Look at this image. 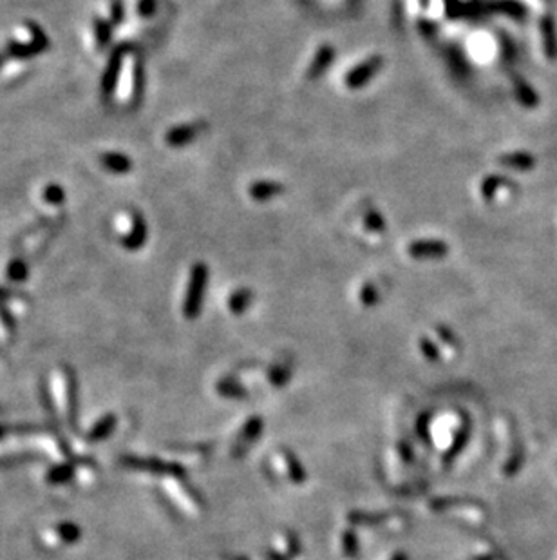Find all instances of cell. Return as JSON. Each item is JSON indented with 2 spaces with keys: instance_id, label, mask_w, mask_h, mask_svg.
I'll return each instance as SVG.
<instances>
[{
  "instance_id": "cell-6",
  "label": "cell",
  "mask_w": 557,
  "mask_h": 560,
  "mask_svg": "<svg viewBox=\"0 0 557 560\" xmlns=\"http://www.w3.org/2000/svg\"><path fill=\"white\" fill-rule=\"evenodd\" d=\"M197 133H199V129H197V125L194 124L176 125V127H172V129L168 131L165 140H167V143L170 147H184L189 145V143L196 138Z\"/></svg>"
},
{
  "instance_id": "cell-20",
  "label": "cell",
  "mask_w": 557,
  "mask_h": 560,
  "mask_svg": "<svg viewBox=\"0 0 557 560\" xmlns=\"http://www.w3.org/2000/svg\"><path fill=\"white\" fill-rule=\"evenodd\" d=\"M8 276L11 281H24L27 278V265L22 259H13L8 267Z\"/></svg>"
},
{
  "instance_id": "cell-25",
  "label": "cell",
  "mask_w": 557,
  "mask_h": 560,
  "mask_svg": "<svg viewBox=\"0 0 557 560\" xmlns=\"http://www.w3.org/2000/svg\"><path fill=\"white\" fill-rule=\"evenodd\" d=\"M111 428H112V417H109L103 422H100L98 428H96L95 431H90V437H93V439H100V437L107 436L109 431H111Z\"/></svg>"
},
{
  "instance_id": "cell-19",
  "label": "cell",
  "mask_w": 557,
  "mask_h": 560,
  "mask_svg": "<svg viewBox=\"0 0 557 560\" xmlns=\"http://www.w3.org/2000/svg\"><path fill=\"white\" fill-rule=\"evenodd\" d=\"M27 30H29V33H31V40H33V42L36 44L40 49H42V53L46 51V49L49 48V39H48V35H46V33L42 31V27H40L39 24H34V22H29V24H27Z\"/></svg>"
},
{
  "instance_id": "cell-18",
  "label": "cell",
  "mask_w": 557,
  "mask_h": 560,
  "mask_svg": "<svg viewBox=\"0 0 557 560\" xmlns=\"http://www.w3.org/2000/svg\"><path fill=\"white\" fill-rule=\"evenodd\" d=\"M143 87H145V73H143L142 60H137L134 65V100H142Z\"/></svg>"
},
{
  "instance_id": "cell-12",
  "label": "cell",
  "mask_w": 557,
  "mask_h": 560,
  "mask_svg": "<svg viewBox=\"0 0 557 560\" xmlns=\"http://www.w3.org/2000/svg\"><path fill=\"white\" fill-rule=\"evenodd\" d=\"M502 164L505 167H512V169H521V171H527V169L534 167L536 159L534 156L528 155V152H512V155H505L502 158Z\"/></svg>"
},
{
  "instance_id": "cell-4",
  "label": "cell",
  "mask_w": 557,
  "mask_h": 560,
  "mask_svg": "<svg viewBox=\"0 0 557 560\" xmlns=\"http://www.w3.org/2000/svg\"><path fill=\"white\" fill-rule=\"evenodd\" d=\"M409 254L416 259H434L449 254V245L442 240H418L409 245Z\"/></svg>"
},
{
  "instance_id": "cell-5",
  "label": "cell",
  "mask_w": 557,
  "mask_h": 560,
  "mask_svg": "<svg viewBox=\"0 0 557 560\" xmlns=\"http://www.w3.org/2000/svg\"><path fill=\"white\" fill-rule=\"evenodd\" d=\"M147 236H149V233H147L145 220H143V216L140 214V212H136V214L133 216V228H130V234H127V236L121 240V243H123V247L127 250H140L143 245H145Z\"/></svg>"
},
{
  "instance_id": "cell-1",
  "label": "cell",
  "mask_w": 557,
  "mask_h": 560,
  "mask_svg": "<svg viewBox=\"0 0 557 560\" xmlns=\"http://www.w3.org/2000/svg\"><path fill=\"white\" fill-rule=\"evenodd\" d=\"M206 281H208V268H206L205 263H196L190 271L189 289H187V296H184L183 311L187 318H196L201 311Z\"/></svg>"
},
{
  "instance_id": "cell-8",
  "label": "cell",
  "mask_w": 557,
  "mask_h": 560,
  "mask_svg": "<svg viewBox=\"0 0 557 560\" xmlns=\"http://www.w3.org/2000/svg\"><path fill=\"white\" fill-rule=\"evenodd\" d=\"M250 196L257 202H268V200L275 198L278 194L284 193V187L277 181H270V180H262V181H255L250 185Z\"/></svg>"
},
{
  "instance_id": "cell-26",
  "label": "cell",
  "mask_w": 557,
  "mask_h": 560,
  "mask_svg": "<svg viewBox=\"0 0 557 560\" xmlns=\"http://www.w3.org/2000/svg\"><path fill=\"white\" fill-rule=\"evenodd\" d=\"M2 64H4V56L0 55V67H2Z\"/></svg>"
},
{
  "instance_id": "cell-15",
  "label": "cell",
  "mask_w": 557,
  "mask_h": 560,
  "mask_svg": "<svg viewBox=\"0 0 557 560\" xmlns=\"http://www.w3.org/2000/svg\"><path fill=\"white\" fill-rule=\"evenodd\" d=\"M250 299H252V292L246 289L243 290H237V292L231 294L230 298V311L231 312H243L246 308V306L250 305Z\"/></svg>"
},
{
  "instance_id": "cell-14",
  "label": "cell",
  "mask_w": 557,
  "mask_h": 560,
  "mask_svg": "<svg viewBox=\"0 0 557 560\" xmlns=\"http://www.w3.org/2000/svg\"><path fill=\"white\" fill-rule=\"evenodd\" d=\"M516 96H518L519 102L523 105H527V108H534V105H537V95L527 82H523V80H516Z\"/></svg>"
},
{
  "instance_id": "cell-9",
  "label": "cell",
  "mask_w": 557,
  "mask_h": 560,
  "mask_svg": "<svg viewBox=\"0 0 557 560\" xmlns=\"http://www.w3.org/2000/svg\"><path fill=\"white\" fill-rule=\"evenodd\" d=\"M4 51L9 58H15V60H27V58H33V56L40 55L42 49H40L33 40H29L27 44H22L18 42V40H11V42L6 44Z\"/></svg>"
},
{
  "instance_id": "cell-3",
  "label": "cell",
  "mask_w": 557,
  "mask_h": 560,
  "mask_svg": "<svg viewBox=\"0 0 557 560\" xmlns=\"http://www.w3.org/2000/svg\"><path fill=\"white\" fill-rule=\"evenodd\" d=\"M384 65V58L380 56H371L368 60H364L362 64H358L356 67H353L346 77V86L349 89H361L365 84L375 78V74L380 71V67Z\"/></svg>"
},
{
  "instance_id": "cell-13",
  "label": "cell",
  "mask_w": 557,
  "mask_h": 560,
  "mask_svg": "<svg viewBox=\"0 0 557 560\" xmlns=\"http://www.w3.org/2000/svg\"><path fill=\"white\" fill-rule=\"evenodd\" d=\"M95 35H96V46L98 49L109 48L112 39V24L103 18H95Z\"/></svg>"
},
{
  "instance_id": "cell-22",
  "label": "cell",
  "mask_w": 557,
  "mask_h": 560,
  "mask_svg": "<svg viewBox=\"0 0 557 560\" xmlns=\"http://www.w3.org/2000/svg\"><path fill=\"white\" fill-rule=\"evenodd\" d=\"M365 225L371 230H375V233H384V228H386V223L382 220V216L375 211L365 212Z\"/></svg>"
},
{
  "instance_id": "cell-11",
  "label": "cell",
  "mask_w": 557,
  "mask_h": 560,
  "mask_svg": "<svg viewBox=\"0 0 557 560\" xmlns=\"http://www.w3.org/2000/svg\"><path fill=\"white\" fill-rule=\"evenodd\" d=\"M541 33H543L544 40V53H546L550 60H553L557 56V33L553 20L550 17H544L541 20Z\"/></svg>"
},
{
  "instance_id": "cell-2",
  "label": "cell",
  "mask_w": 557,
  "mask_h": 560,
  "mask_svg": "<svg viewBox=\"0 0 557 560\" xmlns=\"http://www.w3.org/2000/svg\"><path fill=\"white\" fill-rule=\"evenodd\" d=\"M127 51H129V46H118V48L111 53L107 67L103 71L102 87H100V89H102V98L105 100V102L111 98L116 86H118V78H120L121 65H123V56Z\"/></svg>"
},
{
  "instance_id": "cell-10",
  "label": "cell",
  "mask_w": 557,
  "mask_h": 560,
  "mask_svg": "<svg viewBox=\"0 0 557 560\" xmlns=\"http://www.w3.org/2000/svg\"><path fill=\"white\" fill-rule=\"evenodd\" d=\"M100 162H102L103 167L114 174H125L133 169V162L123 152H105V155H102Z\"/></svg>"
},
{
  "instance_id": "cell-16",
  "label": "cell",
  "mask_w": 557,
  "mask_h": 560,
  "mask_svg": "<svg viewBox=\"0 0 557 560\" xmlns=\"http://www.w3.org/2000/svg\"><path fill=\"white\" fill-rule=\"evenodd\" d=\"M506 180L502 176H489L487 180L481 183V194L485 196V200H492L494 198V193H496L497 189L502 185H505Z\"/></svg>"
},
{
  "instance_id": "cell-17",
  "label": "cell",
  "mask_w": 557,
  "mask_h": 560,
  "mask_svg": "<svg viewBox=\"0 0 557 560\" xmlns=\"http://www.w3.org/2000/svg\"><path fill=\"white\" fill-rule=\"evenodd\" d=\"M43 200L48 203H53V205H60L65 200V190L58 183H49L46 190H43Z\"/></svg>"
},
{
  "instance_id": "cell-21",
  "label": "cell",
  "mask_w": 557,
  "mask_h": 560,
  "mask_svg": "<svg viewBox=\"0 0 557 560\" xmlns=\"http://www.w3.org/2000/svg\"><path fill=\"white\" fill-rule=\"evenodd\" d=\"M125 20V4L123 0H111V24L118 26Z\"/></svg>"
},
{
  "instance_id": "cell-24",
  "label": "cell",
  "mask_w": 557,
  "mask_h": 560,
  "mask_svg": "<svg viewBox=\"0 0 557 560\" xmlns=\"http://www.w3.org/2000/svg\"><path fill=\"white\" fill-rule=\"evenodd\" d=\"M361 298H362V303H364V305H375L378 299L377 289H375L373 285H364Z\"/></svg>"
},
{
  "instance_id": "cell-7",
  "label": "cell",
  "mask_w": 557,
  "mask_h": 560,
  "mask_svg": "<svg viewBox=\"0 0 557 560\" xmlns=\"http://www.w3.org/2000/svg\"><path fill=\"white\" fill-rule=\"evenodd\" d=\"M333 58H335V49L331 48V46H322V48L317 51V55H315V58H313L311 65H309L308 78L317 80L318 77H322V74L326 73L328 67H330L331 62H333Z\"/></svg>"
},
{
  "instance_id": "cell-23",
  "label": "cell",
  "mask_w": 557,
  "mask_h": 560,
  "mask_svg": "<svg viewBox=\"0 0 557 560\" xmlns=\"http://www.w3.org/2000/svg\"><path fill=\"white\" fill-rule=\"evenodd\" d=\"M156 8H158V2L156 0H140L137 2V13L142 17L149 18L156 13Z\"/></svg>"
}]
</instances>
